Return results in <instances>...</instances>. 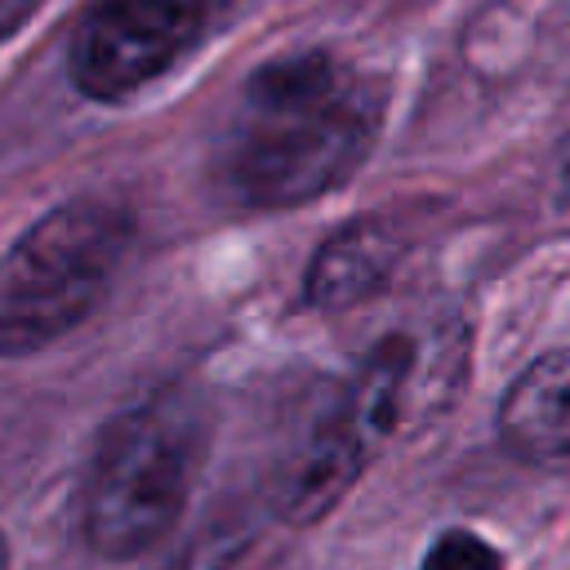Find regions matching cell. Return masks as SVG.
Instances as JSON below:
<instances>
[{
	"mask_svg": "<svg viewBox=\"0 0 570 570\" xmlns=\"http://www.w3.org/2000/svg\"><path fill=\"white\" fill-rule=\"evenodd\" d=\"M383 89L334 53L263 62L214 142L223 196L249 209L307 205L347 183L379 138Z\"/></svg>",
	"mask_w": 570,
	"mask_h": 570,
	"instance_id": "cell-1",
	"label": "cell"
},
{
	"mask_svg": "<svg viewBox=\"0 0 570 570\" xmlns=\"http://www.w3.org/2000/svg\"><path fill=\"white\" fill-rule=\"evenodd\" d=\"M200 419L183 396H156L107 423L85 472L80 521L98 557H138L178 521L196 468Z\"/></svg>",
	"mask_w": 570,
	"mask_h": 570,
	"instance_id": "cell-2",
	"label": "cell"
},
{
	"mask_svg": "<svg viewBox=\"0 0 570 570\" xmlns=\"http://www.w3.org/2000/svg\"><path fill=\"white\" fill-rule=\"evenodd\" d=\"M423 570H499V552L472 530H445L432 539Z\"/></svg>",
	"mask_w": 570,
	"mask_h": 570,
	"instance_id": "cell-7",
	"label": "cell"
},
{
	"mask_svg": "<svg viewBox=\"0 0 570 570\" xmlns=\"http://www.w3.org/2000/svg\"><path fill=\"white\" fill-rule=\"evenodd\" d=\"M396 258H401V240L387 223H374V218L347 223L316 249V258L307 267V303L352 307V303L370 298L374 289H383Z\"/></svg>",
	"mask_w": 570,
	"mask_h": 570,
	"instance_id": "cell-6",
	"label": "cell"
},
{
	"mask_svg": "<svg viewBox=\"0 0 570 570\" xmlns=\"http://www.w3.org/2000/svg\"><path fill=\"white\" fill-rule=\"evenodd\" d=\"M566 174H570V169H566Z\"/></svg>",
	"mask_w": 570,
	"mask_h": 570,
	"instance_id": "cell-10",
	"label": "cell"
},
{
	"mask_svg": "<svg viewBox=\"0 0 570 570\" xmlns=\"http://www.w3.org/2000/svg\"><path fill=\"white\" fill-rule=\"evenodd\" d=\"M0 570H4V539H0Z\"/></svg>",
	"mask_w": 570,
	"mask_h": 570,
	"instance_id": "cell-9",
	"label": "cell"
},
{
	"mask_svg": "<svg viewBox=\"0 0 570 570\" xmlns=\"http://www.w3.org/2000/svg\"><path fill=\"white\" fill-rule=\"evenodd\" d=\"M499 432L534 468L570 472V347L539 356L503 396Z\"/></svg>",
	"mask_w": 570,
	"mask_h": 570,
	"instance_id": "cell-5",
	"label": "cell"
},
{
	"mask_svg": "<svg viewBox=\"0 0 570 570\" xmlns=\"http://www.w3.org/2000/svg\"><path fill=\"white\" fill-rule=\"evenodd\" d=\"M232 0H98L71 36V80L85 98H129L187 58Z\"/></svg>",
	"mask_w": 570,
	"mask_h": 570,
	"instance_id": "cell-4",
	"label": "cell"
},
{
	"mask_svg": "<svg viewBox=\"0 0 570 570\" xmlns=\"http://www.w3.org/2000/svg\"><path fill=\"white\" fill-rule=\"evenodd\" d=\"M40 4H45V0H0V45L13 40V36L36 18Z\"/></svg>",
	"mask_w": 570,
	"mask_h": 570,
	"instance_id": "cell-8",
	"label": "cell"
},
{
	"mask_svg": "<svg viewBox=\"0 0 570 570\" xmlns=\"http://www.w3.org/2000/svg\"><path fill=\"white\" fill-rule=\"evenodd\" d=\"M134 240V218L107 200H67L36 218L0 258V356H27L80 325Z\"/></svg>",
	"mask_w": 570,
	"mask_h": 570,
	"instance_id": "cell-3",
	"label": "cell"
}]
</instances>
